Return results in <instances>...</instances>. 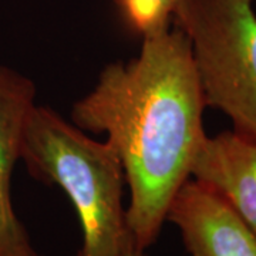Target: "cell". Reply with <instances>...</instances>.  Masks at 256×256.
Segmentation results:
<instances>
[{
    "label": "cell",
    "instance_id": "cell-1",
    "mask_svg": "<svg viewBox=\"0 0 256 256\" xmlns=\"http://www.w3.org/2000/svg\"><path fill=\"white\" fill-rule=\"evenodd\" d=\"M205 107L191 43L178 28L142 38L136 58L106 66L96 87L74 102V126L107 134L121 161L130 188L126 220L140 250L156 244L191 178L208 137Z\"/></svg>",
    "mask_w": 256,
    "mask_h": 256
},
{
    "label": "cell",
    "instance_id": "cell-9",
    "mask_svg": "<svg viewBox=\"0 0 256 256\" xmlns=\"http://www.w3.org/2000/svg\"><path fill=\"white\" fill-rule=\"evenodd\" d=\"M37 256H40V255H37Z\"/></svg>",
    "mask_w": 256,
    "mask_h": 256
},
{
    "label": "cell",
    "instance_id": "cell-5",
    "mask_svg": "<svg viewBox=\"0 0 256 256\" xmlns=\"http://www.w3.org/2000/svg\"><path fill=\"white\" fill-rule=\"evenodd\" d=\"M34 100V82L0 64V256H37L12 202V176Z\"/></svg>",
    "mask_w": 256,
    "mask_h": 256
},
{
    "label": "cell",
    "instance_id": "cell-4",
    "mask_svg": "<svg viewBox=\"0 0 256 256\" xmlns=\"http://www.w3.org/2000/svg\"><path fill=\"white\" fill-rule=\"evenodd\" d=\"M166 220L178 228L190 256H256V236L215 190L190 178L176 192Z\"/></svg>",
    "mask_w": 256,
    "mask_h": 256
},
{
    "label": "cell",
    "instance_id": "cell-2",
    "mask_svg": "<svg viewBox=\"0 0 256 256\" xmlns=\"http://www.w3.org/2000/svg\"><path fill=\"white\" fill-rule=\"evenodd\" d=\"M20 160L34 180L60 186L73 204L82 232L77 256H122L136 248L122 206L124 170L108 141H94L36 104Z\"/></svg>",
    "mask_w": 256,
    "mask_h": 256
},
{
    "label": "cell",
    "instance_id": "cell-7",
    "mask_svg": "<svg viewBox=\"0 0 256 256\" xmlns=\"http://www.w3.org/2000/svg\"><path fill=\"white\" fill-rule=\"evenodd\" d=\"M181 0H114L124 24L146 38L168 28Z\"/></svg>",
    "mask_w": 256,
    "mask_h": 256
},
{
    "label": "cell",
    "instance_id": "cell-3",
    "mask_svg": "<svg viewBox=\"0 0 256 256\" xmlns=\"http://www.w3.org/2000/svg\"><path fill=\"white\" fill-rule=\"evenodd\" d=\"M254 0H181L175 26L188 37L205 106L256 142V13Z\"/></svg>",
    "mask_w": 256,
    "mask_h": 256
},
{
    "label": "cell",
    "instance_id": "cell-8",
    "mask_svg": "<svg viewBox=\"0 0 256 256\" xmlns=\"http://www.w3.org/2000/svg\"><path fill=\"white\" fill-rule=\"evenodd\" d=\"M122 256H146V254H144V250H140V249H137V248H131L128 252H126Z\"/></svg>",
    "mask_w": 256,
    "mask_h": 256
},
{
    "label": "cell",
    "instance_id": "cell-6",
    "mask_svg": "<svg viewBox=\"0 0 256 256\" xmlns=\"http://www.w3.org/2000/svg\"><path fill=\"white\" fill-rule=\"evenodd\" d=\"M191 176L218 192L256 236L255 141L234 131L206 137Z\"/></svg>",
    "mask_w": 256,
    "mask_h": 256
}]
</instances>
